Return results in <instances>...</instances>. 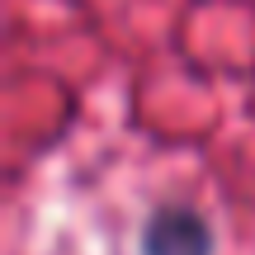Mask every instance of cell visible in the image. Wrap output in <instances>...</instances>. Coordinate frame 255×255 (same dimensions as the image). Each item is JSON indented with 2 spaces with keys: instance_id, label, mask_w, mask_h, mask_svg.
I'll return each mask as SVG.
<instances>
[{
  "instance_id": "6da1fadb",
  "label": "cell",
  "mask_w": 255,
  "mask_h": 255,
  "mask_svg": "<svg viewBox=\"0 0 255 255\" xmlns=\"http://www.w3.org/2000/svg\"><path fill=\"white\" fill-rule=\"evenodd\" d=\"M142 255H218L213 222L194 203H156L142 222Z\"/></svg>"
}]
</instances>
